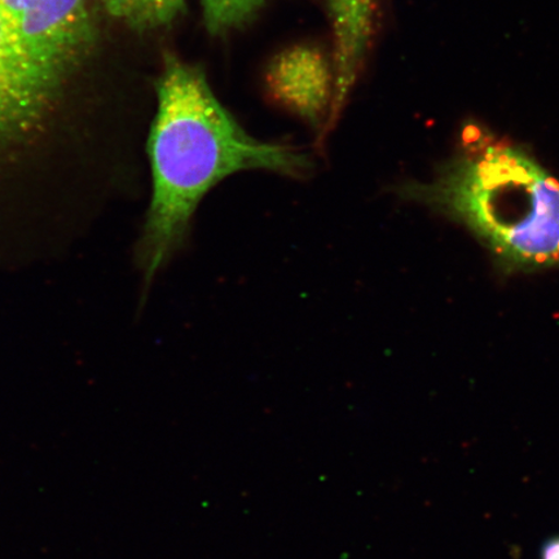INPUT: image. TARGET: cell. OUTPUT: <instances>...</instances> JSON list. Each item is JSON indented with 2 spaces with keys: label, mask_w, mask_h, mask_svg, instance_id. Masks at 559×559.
<instances>
[{
  "label": "cell",
  "mask_w": 559,
  "mask_h": 559,
  "mask_svg": "<svg viewBox=\"0 0 559 559\" xmlns=\"http://www.w3.org/2000/svg\"><path fill=\"white\" fill-rule=\"evenodd\" d=\"M265 2L267 0H199L209 32L216 34L247 24Z\"/></svg>",
  "instance_id": "ba28073f"
},
{
  "label": "cell",
  "mask_w": 559,
  "mask_h": 559,
  "mask_svg": "<svg viewBox=\"0 0 559 559\" xmlns=\"http://www.w3.org/2000/svg\"><path fill=\"white\" fill-rule=\"evenodd\" d=\"M542 559H559V536L551 537L544 544Z\"/></svg>",
  "instance_id": "9c48e42d"
},
{
  "label": "cell",
  "mask_w": 559,
  "mask_h": 559,
  "mask_svg": "<svg viewBox=\"0 0 559 559\" xmlns=\"http://www.w3.org/2000/svg\"><path fill=\"white\" fill-rule=\"evenodd\" d=\"M111 16L136 29L171 23L183 11L186 0H102Z\"/></svg>",
  "instance_id": "52a82bcc"
},
{
  "label": "cell",
  "mask_w": 559,
  "mask_h": 559,
  "mask_svg": "<svg viewBox=\"0 0 559 559\" xmlns=\"http://www.w3.org/2000/svg\"><path fill=\"white\" fill-rule=\"evenodd\" d=\"M280 95L309 120H318L326 104V72L317 56L306 51L289 53L276 68Z\"/></svg>",
  "instance_id": "8992f818"
},
{
  "label": "cell",
  "mask_w": 559,
  "mask_h": 559,
  "mask_svg": "<svg viewBox=\"0 0 559 559\" xmlns=\"http://www.w3.org/2000/svg\"><path fill=\"white\" fill-rule=\"evenodd\" d=\"M35 75L51 97L94 40L87 0H0Z\"/></svg>",
  "instance_id": "277c9868"
},
{
  "label": "cell",
  "mask_w": 559,
  "mask_h": 559,
  "mask_svg": "<svg viewBox=\"0 0 559 559\" xmlns=\"http://www.w3.org/2000/svg\"><path fill=\"white\" fill-rule=\"evenodd\" d=\"M51 100L0 4V245L25 236L16 173Z\"/></svg>",
  "instance_id": "3957f363"
},
{
  "label": "cell",
  "mask_w": 559,
  "mask_h": 559,
  "mask_svg": "<svg viewBox=\"0 0 559 559\" xmlns=\"http://www.w3.org/2000/svg\"><path fill=\"white\" fill-rule=\"evenodd\" d=\"M376 0H330L334 37V105L341 108L372 37Z\"/></svg>",
  "instance_id": "5b68a950"
},
{
  "label": "cell",
  "mask_w": 559,
  "mask_h": 559,
  "mask_svg": "<svg viewBox=\"0 0 559 559\" xmlns=\"http://www.w3.org/2000/svg\"><path fill=\"white\" fill-rule=\"evenodd\" d=\"M395 193L469 229L507 271L559 267V179L522 146L473 126L435 178Z\"/></svg>",
  "instance_id": "7a4b0ae2"
},
{
  "label": "cell",
  "mask_w": 559,
  "mask_h": 559,
  "mask_svg": "<svg viewBox=\"0 0 559 559\" xmlns=\"http://www.w3.org/2000/svg\"><path fill=\"white\" fill-rule=\"evenodd\" d=\"M148 157L151 201L134 247L143 297L186 248L202 200L223 180L253 170L304 179L313 167L298 146L251 136L215 96L205 73L178 58L166 60L158 81Z\"/></svg>",
  "instance_id": "6da1fadb"
}]
</instances>
